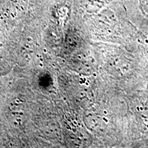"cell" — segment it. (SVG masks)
Instances as JSON below:
<instances>
[{"label":"cell","mask_w":148,"mask_h":148,"mask_svg":"<svg viewBox=\"0 0 148 148\" xmlns=\"http://www.w3.org/2000/svg\"><path fill=\"white\" fill-rule=\"evenodd\" d=\"M139 3L142 12L148 16V0H139Z\"/></svg>","instance_id":"6da1fadb"}]
</instances>
